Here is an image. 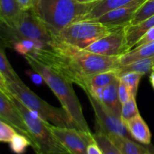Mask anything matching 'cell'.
Here are the masks:
<instances>
[{
  "mask_svg": "<svg viewBox=\"0 0 154 154\" xmlns=\"http://www.w3.org/2000/svg\"><path fill=\"white\" fill-rule=\"evenodd\" d=\"M32 56L72 84L84 88L85 79L120 66V57H107L89 52L56 39L49 47L34 51Z\"/></svg>",
  "mask_w": 154,
  "mask_h": 154,
  "instance_id": "1",
  "label": "cell"
},
{
  "mask_svg": "<svg viewBox=\"0 0 154 154\" xmlns=\"http://www.w3.org/2000/svg\"><path fill=\"white\" fill-rule=\"evenodd\" d=\"M97 2L80 3L75 0H34L32 8L53 36L69 24L81 20Z\"/></svg>",
  "mask_w": 154,
  "mask_h": 154,
  "instance_id": "2",
  "label": "cell"
},
{
  "mask_svg": "<svg viewBox=\"0 0 154 154\" xmlns=\"http://www.w3.org/2000/svg\"><path fill=\"white\" fill-rule=\"evenodd\" d=\"M32 69L43 77L45 82L61 103L62 107L75 124L76 129L87 133H91L83 113L78 96L75 94L72 84L65 79L53 69L38 61L31 55L24 57Z\"/></svg>",
  "mask_w": 154,
  "mask_h": 154,
  "instance_id": "3",
  "label": "cell"
},
{
  "mask_svg": "<svg viewBox=\"0 0 154 154\" xmlns=\"http://www.w3.org/2000/svg\"><path fill=\"white\" fill-rule=\"evenodd\" d=\"M27 38L39 40L48 46L56 41L32 8L23 10L14 19L4 21L0 18V44L8 48L17 41Z\"/></svg>",
  "mask_w": 154,
  "mask_h": 154,
  "instance_id": "4",
  "label": "cell"
},
{
  "mask_svg": "<svg viewBox=\"0 0 154 154\" xmlns=\"http://www.w3.org/2000/svg\"><path fill=\"white\" fill-rule=\"evenodd\" d=\"M10 100L20 112L32 137L37 154H70L50 129V123L28 109L14 95L12 94Z\"/></svg>",
  "mask_w": 154,
  "mask_h": 154,
  "instance_id": "5",
  "label": "cell"
},
{
  "mask_svg": "<svg viewBox=\"0 0 154 154\" xmlns=\"http://www.w3.org/2000/svg\"><path fill=\"white\" fill-rule=\"evenodd\" d=\"M8 87L28 109L37 113L43 120L54 126L75 128V124L63 108H58L49 105L33 93L23 81L7 82Z\"/></svg>",
  "mask_w": 154,
  "mask_h": 154,
  "instance_id": "6",
  "label": "cell"
},
{
  "mask_svg": "<svg viewBox=\"0 0 154 154\" xmlns=\"http://www.w3.org/2000/svg\"><path fill=\"white\" fill-rule=\"evenodd\" d=\"M120 28L124 27L108 26L96 20H79L66 26L55 38L67 45L84 49Z\"/></svg>",
  "mask_w": 154,
  "mask_h": 154,
  "instance_id": "7",
  "label": "cell"
},
{
  "mask_svg": "<svg viewBox=\"0 0 154 154\" xmlns=\"http://www.w3.org/2000/svg\"><path fill=\"white\" fill-rule=\"evenodd\" d=\"M85 93L94 111L97 130H100L106 135L112 134L133 140L120 117L116 116L90 93Z\"/></svg>",
  "mask_w": 154,
  "mask_h": 154,
  "instance_id": "8",
  "label": "cell"
},
{
  "mask_svg": "<svg viewBox=\"0 0 154 154\" xmlns=\"http://www.w3.org/2000/svg\"><path fill=\"white\" fill-rule=\"evenodd\" d=\"M50 129L70 154H87V147L94 140L93 134L75 128L60 127L50 123Z\"/></svg>",
  "mask_w": 154,
  "mask_h": 154,
  "instance_id": "9",
  "label": "cell"
},
{
  "mask_svg": "<svg viewBox=\"0 0 154 154\" xmlns=\"http://www.w3.org/2000/svg\"><path fill=\"white\" fill-rule=\"evenodd\" d=\"M84 50L107 57H120L129 51L125 36L124 28L117 29L96 41Z\"/></svg>",
  "mask_w": 154,
  "mask_h": 154,
  "instance_id": "10",
  "label": "cell"
},
{
  "mask_svg": "<svg viewBox=\"0 0 154 154\" xmlns=\"http://www.w3.org/2000/svg\"><path fill=\"white\" fill-rule=\"evenodd\" d=\"M0 119L2 121L11 126L18 133L22 134L29 139L32 143V147L35 149V144L31 133L21 115L19 110L0 92Z\"/></svg>",
  "mask_w": 154,
  "mask_h": 154,
  "instance_id": "11",
  "label": "cell"
},
{
  "mask_svg": "<svg viewBox=\"0 0 154 154\" xmlns=\"http://www.w3.org/2000/svg\"><path fill=\"white\" fill-rule=\"evenodd\" d=\"M144 2H138L109 11L96 19L111 27H125L129 25L135 12Z\"/></svg>",
  "mask_w": 154,
  "mask_h": 154,
  "instance_id": "12",
  "label": "cell"
},
{
  "mask_svg": "<svg viewBox=\"0 0 154 154\" xmlns=\"http://www.w3.org/2000/svg\"><path fill=\"white\" fill-rule=\"evenodd\" d=\"M125 124L134 141L147 146L151 144V132L140 114L126 121Z\"/></svg>",
  "mask_w": 154,
  "mask_h": 154,
  "instance_id": "13",
  "label": "cell"
},
{
  "mask_svg": "<svg viewBox=\"0 0 154 154\" xmlns=\"http://www.w3.org/2000/svg\"><path fill=\"white\" fill-rule=\"evenodd\" d=\"M119 83L120 78L104 87L97 99L116 116L121 118L122 104L118 96Z\"/></svg>",
  "mask_w": 154,
  "mask_h": 154,
  "instance_id": "14",
  "label": "cell"
},
{
  "mask_svg": "<svg viewBox=\"0 0 154 154\" xmlns=\"http://www.w3.org/2000/svg\"><path fill=\"white\" fill-rule=\"evenodd\" d=\"M153 26L154 15L136 24L128 25L125 26V36H126L127 46L129 51Z\"/></svg>",
  "mask_w": 154,
  "mask_h": 154,
  "instance_id": "15",
  "label": "cell"
},
{
  "mask_svg": "<svg viewBox=\"0 0 154 154\" xmlns=\"http://www.w3.org/2000/svg\"><path fill=\"white\" fill-rule=\"evenodd\" d=\"M119 78L120 77L118 72L116 69L101 72L86 78L85 85L83 90L84 92L93 93L98 89L104 88L106 86L112 84Z\"/></svg>",
  "mask_w": 154,
  "mask_h": 154,
  "instance_id": "16",
  "label": "cell"
},
{
  "mask_svg": "<svg viewBox=\"0 0 154 154\" xmlns=\"http://www.w3.org/2000/svg\"><path fill=\"white\" fill-rule=\"evenodd\" d=\"M146 0H100L96 2L92 10L83 17L81 20H96L109 11L134 2H144Z\"/></svg>",
  "mask_w": 154,
  "mask_h": 154,
  "instance_id": "17",
  "label": "cell"
},
{
  "mask_svg": "<svg viewBox=\"0 0 154 154\" xmlns=\"http://www.w3.org/2000/svg\"><path fill=\"white\" fill-rule=\"evenodd\" d=\"M107 137L122 154H146L149 152L154 153L149 148L137 144L130 138L112 134L108 135Z\"/></svg>",
  "mask_w": 154,
  "mask_h": 154,
  "instance_id": "18",
  "label": "cell"
},
{
  "mask_svg": "<svg viewBox=\"0 0 154 154\" xmlns=\"http://www.w3.org/2000/svg\"><path fill=\"white\" fill-rule=\"evenodd\" d=\"M154 57V42L132 48L120 57V65H126L141 59Z\"/></svg>",
  "mask_w": 154,
  "mask_h": 154,
  "instance_id": "19",
  "label": "cell"
},
{
  "mask_svg": "<svg viewBox=\"0 0 154 154\" xmlns=\"http://www.w3.org/2000/svg\"><path fill=\"white\" fill-rule=\"evenodd\" d=\"M154 57L150 58L141 59L126 65H120L116 69L119 77L128 72H136L144 75L152 71L153 68Z\"/></svg>",
  "mask_w": 154,
  "mask_h": 154,
  "instance_id": "20",
  "label": "cell"
},
{
  "mask_svg": "<svg viewBox=\"0 0 154 154\" xmlns=\"http://www.w3.org/2000/svg\"><path fill=\"white\" fill-rule=\"evenodd\" d=\"M49 47L46 43L39 40H32V39L23 38L17 41L13 44L12 48L17 54L25 56L31 54L35 51L41 50L42 48Z\"/></svg>",
  "mask_w": 154,
  "mask_h": 154,
  "instance_id": "21",
  "label": "cell"
},
{
  "mask_svg": "<svg viewBox=\"0 0 154 154\" xmlns=\"http://www.w3.org/2000/svg\"><path fill=\"white\" fill-rule=\"evenodd\" d=\"M23 11L17 0H0V18L2 20L14 19Z\"/></svg>",
  "mask_w": 154,
  "mask_h": 154,
  "instance_id": "22",
  "label": "cell"
},
{
  "mask_svg": "<svg viewBox=\"0 0 154 154\" xmlns=\"http://www.w3.org/2000/svg\"><path fill=\"white\" fill-rule=\"evenodd\" d=\"M0 72L5 78L7 82L20 83L22 81L11 66L1 44H0Z\"/></svg>",
  "mask_w": 154,
  "mask_h": 154,
  "instance_id": "23",
  "label": "cell"
},
{
  "mask_svg": "<svg viewBox=\"0 0 154 154\" xmlns=\"http://www.w3.org/2000/svg\"><path fill=\"white\" fill-rule=\"evenodd\" d=\"M154 15V0H146L137 10L129 25L136 24Z\"/></svg>",
  "mask_w": 154,
  "mask_h": 154,
  "instance_id": "24",
  "label": "cell"
},
{
  "mask_svg": "<svg viewBox=\"0 0 154 154\" xmlns=\"http://www.w3.org/2000/svg\"><path fill=\"white\" fill-rule=\"evenodd\" d=\"M93 137L104 154H122L121 152L110 141L107 135L100 130L96 129V133L93 134Z\"/></svg>",
  "mask_w": 154,
  "mask_h": 154,
  "instance_id": "25",
  "label": "cell"
},
{
  "mask_svg": "<svg viewBox=\"0 0 154 154\" xmlns=\"http://www.w3.org/2000/svg\"><path fill=\"white\" fill-rule=\"evenodd\" d=\"M9 144H10L11 150H12L13 153L16 154L24 153L29 146L32 147V143L29 139L18 132H17L14 135Z\"/></svg>",
  "mask_w": 154,
  "mask_h": 154,
  "instance_id": "26",
  "label": "cell"
},
{
  "mask_svg": "<svg viewBox=\"0 0 154 154\" xmlns=\"http://www.w3.org/2000/svg\"><path fill=\"white\" fill-rule=\"evenodd\" d=\"M143 75L141 74L136 72H128L122 75L120 77V80L128 86L132 96L136 98L138 85Z\"/></svg>",
  "mask_w": 154,
  "mask_h": 154,
  "instance_id": "27",
  "label": "cell"
},
{
  "mask_svg": "<svg viewBox=\"0 0 154 154\" xmlns=\"http://www.w3.org/2000/svg\"><path fill=\"white\" fill-rule=\"evenodd\" d=\"M138 114H139V111L136 105L135 97L132 96L127 102L122 104L121 120L125 123Z\"/></svg>",
  "mask_w": 154,
  "mask_h": 154,
  "instance_id": "28",
  "label": "cell"
},
{
  "mask_svg": "<svg viewBox=\"0 0 154 154\" xmlns=\"http://www.w3.org/2000/svg\"><path fill=\"white\" fill-rule=\"evenodd\" d=\"M17 131L4 121H0V142L9 143Z\"/></svg>",
  "mask_w": 154,
  "mask_h": 154,
  "instance_id": "29",
  "label": "cell"
},
{
  "mask_svg": "<svg viewBox=\"0 0 154 154\" xmlns=\"http://www.w3.org/2000/svg\"><path fill=\"white\" fill-rule=\"evenodd\" d=\"M118 96L121 104H123L124 102H127L130 99L131 96H132L128 86L126 84H124L123 81H120V80L118 86Z\"/></svg>",
  "mask_w": 154,
  "mask_h": 154,
  "instance_id": "30",
  "label": "cell"
},
{
  "mask_svg": "<svg viewBox=\"0 0 154 154\" xmlns=\"http://www.w3.org/2000/svg\"><path fill=\"white\" fill-rule=\"evenodd\" d=\"M154 42V26L150 29L138 42L135 45V46L132 48H138V47L142 46V45H146V44L150 43V42Z\"/></svg>",
  "mask_w": 154,
  "mask_h": 154,
  "instance_id": "31",
  "label": "cell"
},
{
  "mask_svg": "<svg viewBox=\"0 0 154 154\" xmlns=\"http://www.w3.org/2000/svg\"><path fill=\"white\" fill-rule=\"evenodd\" d=\"M26 74L29 76V78H30L32 83L34 84L37 86H41L44 84L45 82V80H44L43 77L41 75V74H39L38 72H35L32 69V70H26Z\"/></svg>",
  "mask_w": 154,
  "mask_h": 154,
  "instance_id": "32",
  "label": "cell"
},
{
  "mask_svg": "<svg viewBox=\"0 0 154 154\" xmlns=\"http://www.w3.org/2000/svg\"><path fill=\"white\" fill-rule=\"evenodd\" d=\"M0 92L9 99H11L12 96V93H11L8 87L7 81H6L5 78L3 77V75H2L1 72H0Z\"/></svg>",
  "mask_w": 154,
  "mask_h": 154,
  "instance_id": "33",
  "label": "cell"
},
{
  "mask_svg": "<svg viewBox=\"0 0 154 154\" xmlns=\"http://www.w3.org/2000/svg\"><path fill=\"white\" fill-rule=\"evenodd\" d=\"M87 154H104L103 151L102 150L101 147L96 141V140H93V141L89 144L87 147Z\"/></svg>",
  "mask_w": 154,
  "mask_h": 154,
  "instance_id": "34",
  "label": "cell"
},
{
  "mask_svg": "<svg viewBox=\"0 0 154 154\" xmlns=\"http://www.w3.org/2000/svg\"><path fill=\"white\" fill-rule=\"evenodd\" d=\"M23 10L32 8L34 3V0H17Z\"/></svg>",
  "mask_w": 154,
  "mask_h": 154,
  "instance_id": "35",
  "label": "cell"
},
{
  "mask_svg": "<svg viewBox=\"0 0 154 154\" xmlns=\"http://www.w3.org/2000/svg\"><path fill=\"white\" fill-rule=\"evenodd\" d=\"M149 80H150V84H151L152 87H153V90H154V67L153 68V69H152L151 72H150V77H149Z\"/></svg>",
  "mask_w": 154,
  "mask_h": 154,
  "instance_id": "36",
  "label": "cell"
},
{
  "mask_svg": "<svg viewBox=\"0 0 154 154\" xmlns=\"http://www.w3.org/2000/svg\"><path fill=\"white\" fill-rule=\"evenodd\" d=\"M75 1L80 3H92L95 2L100 1V0H75Z\"/></svg>",
  "mask_w": 154,
  "mask_h": 154,
  "instance_id": "37",
  "label": "cell"
},
{
  "mask_svg": "<svg viewBox=\"0 0 154 154\" xmlns=\"http://www.w3.org/2000/svg\"><path fill=\"white\" fill-rule=\"evenodd\" d=\"M146 154H154V153H150V152H149V153H147Z\"/></svg>",
  "mask_w": 154,
  "mask_h": 154,
  "instance_id": "38",
  "label": "cell"
},
{
  "mask_svg": "<svg viewBox=\"0 0 154 154\" xmlns=\"http://www.w3.org/2000/svg\"><path fill=\"white\" fill-rule=\"evenodd\" d=\"M0 121H2V120H1V119H0Z\"/></svg>",
  "mask_w": 154,
  "mask_h": 154,
  "instance_id": "39",
  "label": "cell"
},
{
  "mask_svg": "<svg viewBox=\"0 0 154 154\" xmlns=\"http://www.w3.org/2000/svg\"><path fill=\"white\" fill-rule=\"evenodd\" d=\"M153 67H154V63H153Z\"/></svg>",
  "mask_w": 154,
  "mask_h": 154,
  "instance_id": "40",
  "label": "cell"
},
{
  "mask_svg": "<svg viewBox=\"0 0 154 154\" xmlns=\"http://www.w3.org/2000/svg\"><path fill=\"white\" fill-rule=\"evenodd\" d=\"M39 154H42V153H39Z\"/></svg>",
  "mask_w": 154,
  "mask_h": 154,
  "instance_id": "41",
  "label": "cell"
}]
</instances>
